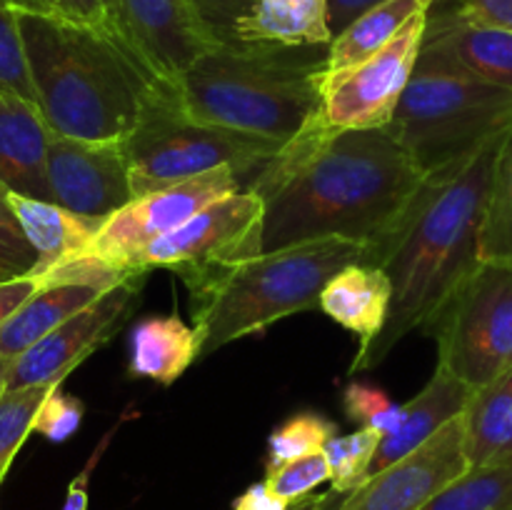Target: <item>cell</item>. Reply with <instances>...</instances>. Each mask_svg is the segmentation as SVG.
Wrapping results in <instances>:
<instances>
[{"label": "cell", "mask_w": 512, "mask_h": 510, "mask_svg": "<svg viewBox=\"0 0 512 510\" xmlns=\"http://www.w3.org/2000/svg\"><path fill=\"white\" fill-rule=\"evenodd\" d=\"M423 180L385 128L340 130L320 115L245 188L265 203L263 253L323 238L355 240L375 253Z\"/></svg>", "instance_id": "obj_1"}, {"label": "cell", "mask_w": 512, "mask_h": 510, "mask_svg": "<svg viewBox=\"0 0 512 510\" xmlns=\"http://www.w3.org/2000/svg\"><path fill=\"white\" fill-rule=\"evenodd\" d=\"M505 133L460 163L425 175L405 213L378 243L373 265L390 278L393 300L385 328L358 345L350 375L378 368L405 335L428 328L480 263V230Z\"/></svg>", "instance_id": "obj_2"}, {"label": "cell", "mask_w": 512, "mask_h": 510, "mask_svg": "<svg viewBox=\"0 0 512 510\" xmlns=\"http://www.w3.org/2000/svg\"><path fill=\"white\" fill-rule=\"evenodd\" d=\"M35 103L55 135L125 140L165 90L105 30L58 15L18 13Z\"/></svg>", "instance_id": "obj_3"}, {"label": "cell", "mask_w": 512, "mask_h": 510, "mask_svg": "<svg viewBox=\"0 0 512 510\" xmlns=\"http://www.w3.org/2000/svg\"><path fill=\"white\" fill-rule=\"evenodd\" d=\"M325 70L328 45H215L180 75L175 98L198 123L288 143L323 115Z\"/></svg>", "instance_id": "obj_4"}, {"label": "cell", "mask_w": 512, "mask_h": 510, "mask_svg": "<svg viewBox=\"0 0 512 510\" xmlns=\"http://www.w3.org/2000/svg\"><path fill=\"white\" fill-rule=\"evenodd\" d=\"M373 263V248L343 238L268 250L215 278L190 285L200 358L268 325L320 308L325 285L343 268Z\"/></svg>", "instance_id": "obj_5"}, {"label": "cell", "mask_w": 512, "mask_h": 510, "mask_svg": "<svg viewBox=\"0 0 512 510\" xmlns=\"http://www.w3.org/2000/svg\"><path fill=\"white\" fill-rule=\"evenodd\" d=\"M512 128V93L475 78L448 50L428 43L385 130L423 175L460 163Z\"/></svg>", "instance_id": "obj_6"}, {"label": "cell", "mask_w": 512, "mask_h": 510, "mask_svg": "<svg viewBox=\"0 0 512 510\" xmlns=\"http://www.w3.org/2000/svg\"><path fill=\"white\" fill-rule=\"evenodd\" d=\"M280 148L278 140L198 123L180 108L175 90L160 93L123 140L135 198L225 165L248 185Z\"/></svg>", "instance_id": "obj_7"}, {"label": "cell", "mask_w": 512, "mask_h": 510, "mask_svg": "<svg viewBox=\"0 0 512 510\" xmlns=\"http://www.w3.org/2000/svg\"><path fill=\"white\" fill-rule=\"evenodd\" d=\"M425 330L438 365L473 390L512 370V265L480 260Z\"/></svg>", "instance_id": "obj_8"}, {"label": "cell", "mask_w": 512, "mask_h": 510, "mask_svg": "<svg viewBox=\"0 0 512 510\" xmlns=\"http://www.w3.org/2000/svg\"><path fill=\"white\" fill-rule=\"evenodd\" d=\"M263 223V198L243 188L150 243L133 265L175 270L190 288L263 253Z\"/></svg>", "instance_id": "obj_9"}, {"label": "cell", "mask_w": 512, "mask_h": 510, "mask_svg": "<svg viewBox=\"0 0 512 510\" xmlns=\"http://www.w3.org/2000/svg\"><path fill=\"white\" fill-rule=\"evenodd\" d=\"M425 28L428 10H420L383 50L368 60L350 68L325 70L320 80L325 123L340 130L388 128L413 78L415 63L423 50Z\"/></svg>", "instance_id": "obj_10"}, {"label": "cell", "mask_w": 512, "mask_h": 510, "mask_svg": "<svg viewBox=\"0 0 512 510\" xmlns=\"http://www.w3.org/2000/svg\"><path fill=\"white\" fill-rule=\"evenodd\" d=\"M245 183L235 168H218L198 178L138 195L100 225L93 248L85 258H98L118 268H135L133 260L163 235L173 233L193 215L228 195L243 190Z\"/></svg>", "instance_id": "obj_11"}, {"label": "cell", "mask_w": 512, "mask_h": 510, "mask_svg": "<svg viewBox=\"0 0 512 510\" xmlns=\"http://www.w3.org/2000/svg\"><path fill=\"white\" fill-rule=\"evenodd\" d=\"M108 35L175 90L180 75L215 48L190 0H105Z\"/></svg>", "instance_id": "obj_12"}, {"label": "cell", "mask_w": 512, "mask_h": 510, "mask_svg": "<svg viewBox=\"0 0 512 510\" xmlns=\"http://www.w3.org/2000/svg\"><path fill=\"white\" fill-rule=\"evenodd\" d=\"M48 188L53 203L105 223L135 198L123 140H80L53 133Z\"/></svg>", "instance_id": "obj_13"}, {"label": "cell", "mask_w": 512, "mask_h": 510, "mask_svg": "<svg viewBox=\"0 0 512 510\" xmlns=\"http://www.w3.org/2000/svg\"><path fill=\"white\" fill-rule=\"evenodd\" d=\"M143 280L145 275H140V278L115 285L88 308L75 313L38 343L30 345L23 355L13 358L8 390L63 383L88 355H93L100 345L113 338L115 330L128 318Z\"/></svg>", "instance_id": "obj_14"}, {"label": "cell", "mask_w": 512, "mask_h": 510, "mask_svg": "<svg viewBox=\"0 0 512 510\" xmlns=\"http://www.w3.org/2000/svg\"><path fill=\"white\" fill-rule=\"evenodd\" d=\"M470 470L463 415L398 463L370 475L338 510H420Z\"/></svg>", "instance_id": "obj_15"}, {"label": "cell", "mask_w": 512, "mask_h": 510, "mask_svg": "<svg viewBox=\"0 0 512 510\" xmlns=\"http://www.w3.org/2000/svg\"><path fill=\"white\" fill-rule=\"evenodd\" d=\"M53 130L38 105L0 93V188L50 200L48 145Z\"/></svg>", "instance_id": "obj_16"}, {"label": "cell", "mask_w": 512, "mask_h": 510, "mask_svg": "<svg viewBox=\"0 0 512 510\" xmlns=\"http://www.w3.org/2000/svg\"><path fill=\"white\" fill-rule=\"evenodd\" d=\"M425 40L448 50L465 70L512 93V33L468 20L453 0L428 10Z\"/></svg>", "instance_id": "obj_17"}, {"label": "cell", "mask_w": 512, "mask_h": 510, "mask_svg": "<svg viewBox=\"0 0 512 510\" xmlns=\"http://www.w3.org/2000/svg\"><path fill=\"white\" fill-rule=\"evenodd\" d=\"M473 393L475 390L470 385H465L463 380H458L438 365L428 385L403 405V418H400L398 428L380 438L368 478L388 468V465L403 460L405 455L428 443L435 433H440L445 425L460 418L468 408Z\"/></svg>", "instance_id": "obj_18"}, {"label": "cell", "mask_w": 512, "mask_h": 510, "mask_svg": "<svg viewBox=\"0 0 512 510\" xmlns=\"http://www.w3.org/2000/svg\"><path fill=\"white\" fill-rule=\"evenodd\" d=\"M8 203L23 228L25 238L38 253V268L33 273H45L70 260L85 258L98 235V220L83 218L53 200L30 198V195L8 193Z\"/></svg>", "instance_id": "obj_19"}, {"label": "cell", "mask_w": 512, "mask_h": 510, "mask_svg": "<svg viewBox=\"0 0 512 510\" xmlns=\"http://www.w3.org/2000/svg\"><path fill=\"white\" fill-rule=\"evenodd\" d=\"M393 285L383 268L373 263H355L340 270L320 295V310L370 343L388 323Z\"/></svg>", "instance_id": "obj_20"}, {"label": "cell", "mask_w": 512, "mask_h": 510, "mask_svg": "<svg viewBox=\"0 0 512 510\" xmlns=\"http://www.w3.org/2000/svg\"><path fill=\"white\" fill-rule=\"evenodd\" d=\"M235 40L285 48L330 45L328 0H253L235 25Z\"/></svg>", "instance_id": "obj_21"}, {"label": "cell", "mask_w": 512, "mask_h": 510, "mask_svg": "<svg viewBox=\"0 0 512 510\" xmlns=\"http://www.w3.org/2000/svg\"><path fill=\"white\" fill-rule=\"evenodd\" d=\"M198 358V333L185 325L178 315L145 318L135 325L133 338H130L128 373L133 378L173 385Z\"/></svg>", "instance_id": "obj_22"}, {"label": "cell", "mask_w": 512, "mask_h": 510, "mask_svg": "<svg viewBox=\"0 0 512 510\" xmlns=\"http://www.w3.org/2000/svg\"><path fill=\"white\" fill-rule=\"evenodd\" d=\"M113 290V288H110ZM108 293L105 288L88 283H58L43 285L23 308L0 328V353L18 358L30 345L73 318L75 313L88 308L90 303Z\"/></svg>", "instance_id": "obj_23"}, {"label": "cell", "mask_w": 512, "mask_h": 510, "mask_svg": "<svg viewBox=\"0 0 512 510\" xmlns=\"http://www.w3.org/2000/svg\"><path fill=\"white\" fill-rule=\"evenodd\" d=\"M463 425L470 468L512 458V370L475 390Z\"/></svg>", "instance_id": "obj_24"}, {"label": "cell", "mask_w": 512, "mask_h": 510, "mask_svg": "<svg viewBox=\"0 0 512 510\" xmlns=\"http://www.w3.org/2000/svg\"><path fill=\"white\" fill-rule=\"evenodd\" d=\"M420 10L425 8L418 0H385L370 8L328 45V70L350 68L368 60L370 55L383 50Z\"/></svg>", "instance_id": "obj_25"}, {"label": "cell", "mask_w": 512, "mask_h": 510, "mask_svg": "<svg viewBox=\"0 0 512 510\" xmlns=\"http://www.w3.org/2000/svg\"><path fill=\"white\" fill-rule=\"evenodd\" d=\"M420 510H512V458L470 468Z\"/></svg>", "instance_id": "obj_26"}, {"label": "cell", "mask_w": 512, "mask_h": 510, "mask_svg": "<svg viewBox=\"0 0 512 510\" xmlns=\"http://www.w3.org/2000/svg\"><path fill=\"white\" fill-rule=\"evenodd\" d=\"M480 260L512 265V128L505 133L480 230Z\"/></svg>", "instance_id": "obj_27"}, {"label": "cell", "mask_w": 512, "mask_h": 510, "mask_svg": "<svg viewBox=\"0 0 512 510\" xmlns=\"http://www.w3.org/2000/svg\"><path fill=\"white\" fill-rule=\"evenodd\" d=\"M383 435L373 428H358L348 435H333L323 453L330 463V485L338 493H353L368 480L375 450Z\"/></svg>", "instance_id": "obj_28"}, {"label": "cell", "mask_w": 512, "mask_h": 510, "mask_svg": "<svg viewBox=\"0 0 512 510\" xmlns=\"http://www.w3.org/2000/svg\"><path fill=\"white\" fill-rule=\"evenodd\" d=\"M333 435H338V425L318 413H300L280 423L268 440V460L265 473L305 458L310 453H320Z\"/></svg>", "instance_id": "obj_29"}, {"label": "cell", "mask_w": 512, "mask_h": 510, "mask_svg": "<svg viewBox=\"0 0 512 510\" xmlns=\"http://www.w3.org/2000/svg\"><path fill=\"white\" fill-rule=\"evenodd\" d=\"M50 390L53 385H30V388L8 390L0 400V483L18 450L33 433L35 413Z\"/></svg>", "instance_id": "obj_30"}, {"label": "cell", "mask_w": 512, "mask_h": 510, "mask_svg": "<svg viewBox=\"0 0 512 510\" xmlns=\"http://www.w3.org/2000/svg\"><path fill=\"white\" fill-rule=\"evenodd\" d=\"M0 93L18 95L28 103L38 105L33 80H30L23 33H20L18 10L10 5V0H0Z\"/></svg>", "instance_id": "obj_31"}, {"label": "cell", "mask_w": 512, "mask_h": 510, "mask_svg": "<svg viewBox=\"0 0 512 510\" xmlns=\"http://www.w3.org/2000/svg\"><path fill=\"white\" fill-rule=\"evenodd\" d=\"M343 408L353 423L360 428H373L380 435H388L390 430L398 428L403 418V405L393 403L383 388L370 383H350L343 393Z\"/></svg>", "instance_id": "obj_32"}, {"label": "cell", "mask_w": 512, "mask_h": 510, "mask_svg": "<svg viewBox=\"0 0 512 510\" xmlns=\"http://www.w3.org/2000/svg\"><path fill=\"white\" fill-rule=\"evenodd\" d=\"M330 480V463L325 453H310L305 458L290 460V463L280 465V468L268 470L265 473V485L273 490L278 498L285 503H295L300 498H308L318 490V485Z\"/></svg>", "instance_id": "obj_33"}, {"label": "cell", "mask_w": 512, "mask_h": 510, "mask_svg": "<svg viewBox=\"0 0 512 510\" xmlns=\"http://www.w3.org/2000/svg\"><path fill=\"white\" fill-rule=\"evenodd\" d=\"M38 268V253L25 238L8 203V190L0 188V280L30 275Z\"/></svg>", "instance_id": "obj_34"}, {"label": "cell", "mask_w": 512, "mask_h": 510, "mask_svg": "<svg viewBox=\"0 0 512 510\" xmlns=\"http://www.w3.org/2000/svg\"><path fill=\"white\" fill-rule=\"evenodd\" d=\"M83 415L85 405L75 395L65 393L63 383H58L53 385V390L40 403L33 420V433L43 435L50 443H65L80 428Z\"/></svg>", "instance_id": "obj_35"}, {"label": "cell", "mask_w": 512, "mask_h": 510, "mask_svg": "<svg viewBox=\"0 0 512 510\" xmlns=\"http://www.w3.org/2000/svg\"><path fill=\"white\" fill-rule=\"evenodd\" d=\"M200 23L218 45H235V25L253 0H190Z\"/></svg>", "instance_id": "obj_36"}, {"label": "cell", "mask_w": 512, "mask_h": 510, "mask_svg": "<svg viewBox=\"0 0 512 510\" xmlns=\"http://www.w3.org/2000/svg\"><path fill=\"white\" fill-rule=\"evenodd\" d=\"M40 288H43V280L35 273L0 280V328H3V325L23 308V303H28Z\"/></svg>", "instance_id": "obj_37"}, {"label": "cell", "mask_w": 512, "mask_h": 510, "mask_svg": "<svg viewBox=\"0 0 512 510\" xmlns=\"http://www.w3.org/2000/svg\"><path fill=\"white\" fill-rule=\"evenodd\" d=\"M453 3L468 20L512 33V0H453Z\"/></svg>", "instance_id": "obj_38"}, {"label": "cell", "mask_w": 512, "mask_h": 510, "mask_svg": "<svg viewBox=\"0 0 512 510\" xmlns=\"http://www.w3.org/2000/svg\"><path fill=\"white\" fill-rule=\"evenodd\" d=\"M55 15L63 20H70V23L75 25H85V28L105 30V33H108L105 0H58Z\"/></svg>", "instance_id": "obj_39"}, {"label": "cell", "mask_w": 512, "mask_h": 510, "mask_svg": "<svg viewBox=\"0 0 512 510\" xmlns=\"http://www.w3.org/2000/svg\"><path fill=\"white\" fill-rule=\"evenodd\" d=\"M380 3H385V0H328V28L333 38L343 33L355 18H360V15L368 13L370 8Z\"/></svg>", "instance_id": "obj_40"}, {"label": "cell", "mask_w": 512, "mask_h": 510, "mask_svg": "<svg viewBox=\"0 0 512 510\" xmlns=\"http://www.w3.org/2000/svg\"><path fill=\"white\" fill-rule=\"evenodd\" d=\"M108 443H110V435H105L103 443H100V448L95 450L93 458H90L88 465H85V468H83V473H80L78 478H75L73 483H70L68 495H65L63 510H88V480H90V473H93V468H95V465H98L100 455H103L105 445H108Z\"/></svg>", "instance_id": "obj_41"}, {"label": "cell", "mask_w": 512, "mask_h": 510, "mask_svg": "<svg viewBox=\"0 0 512 510\" xmlns=\"http://www.w3.org/2000/svg\"><path fill=\"white\" fill-rule=\"evenodd\" d=\"M293 503H285L283 498L273 493V490L263 483H255L235 500L233 510H288Z\"/></svg>", "instance_id": "obj_42"}, {"label": "cell", "mask_w": 512, "mask_h": 510, "mask_svg": "<svg viewBox=\"0 0 512 510\" xmlns=\"http://www.w3.org/2000/svg\"><path fill=\"white\" fill-rule=\"evenodd\" d=\"M18 13H33V15H55L58 10V0H10Z\"/></svg>", "instance_id": "obj_43"}, {"label": "cell", "mask_w": 512, "mask_h": 510, "mask_svg": "<svg viewBox=\"0 0 512 510\" xmlns=\"http://www.w3.org/2000/svg\"><path fill=\"white\" fill-rule=\"evenodd\" d=\"M325 495H328V493H313V495H308V498L295 500V503L290 505L288 510H318L320 505H323Z\"/></svg>", "instance_id": "obj_44"}, {"label": "cell", "mask_w": 512, "mask_h": 510, "mask_svg": "<svg viewBox=\"0 0 512 510\" xmlns=\"http://www.w3.org/2000/svg\"><path fill=\"white\" fill-rule=\"evenodd\" d=\"M10 368H13V358H8V355L0 353V400H3V395L8 393Z\"/></svg>", "instance_id": "obj_45"}, {"label": "cell", "mask_w": 512, "mask_h": 510, "mask_svg": "<svg viewBox=\"0 0 512 510\" xmlns=\"http://www.w3.org/2000/svg\"><path fill=\"white\" fill-rule=\"evenodd\" d=\"M345 495H348V493H338V490L330 488V490H328V495H325L323 505H320L318 510H338V508H340V503H343Z\"/></svg>", "instance_id": "obj_46"}, {"label": "cell", "mask_w": 512, "mask_h": 510, "mask_svg": "<svg viewBox=\"0 0 512 510\" xmlns=\"http://www.w3.org/2000/svg\"><path fill=\"white\" fill-rule=\"evenodd\" d=\"M418 3L423 5L425 10H430V8H435V5H438V3H445V0H418Z\"/></svg>", "instance_id": "obj_47"}]
</instances>
